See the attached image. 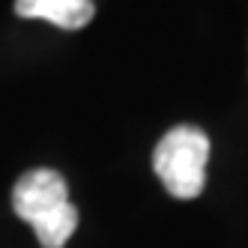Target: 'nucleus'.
<instances>
[{"mask_svg":"<svg viewBox=\"0 0 248 248\" xmlns=\"http://www.w3.org/2000/svg\"><path fill=\"white\" fill-rule=\"evenodd\" d=\"M15 12L21 18H42L60 30H81L93 21V0H15Z\"/></svg>","mask_w":248,"mask_h":248,"instance_id":"obj_3","label":"nucleus"},{"mask_svg":"<svg viewBox=\"0 0 248 248\" xmlns=\"http://www.w3.org/2000/svg\"><path fill=\"white\" fill-rule=\"evenodd\" d=\"M209 138L198 126H176L155 144L153 168L162 186L180 201L198 198L206 186Z\"/></svg>","mask_w":248,"mask_h":248,"instance_id":"obj_2","label":"nucleus"},{"mask_svg":"<svg viewBox=\"0 0 248 248\" xmlns=\"http://www.w3.org/2000/svg\"><path fill=\"white\" fill-rule=\"evenodd\" d=\"M12 209L33 227L42 248H63L78 227V209L69 201V186L51 168L27 170L15 183Z\"/></svg>","mask_w":248,"mask_h":248,"instance_id":"obj_1","label":"nucleus"}]
</instances>
